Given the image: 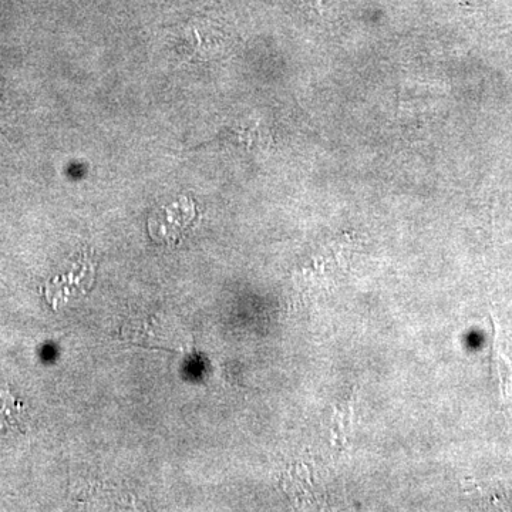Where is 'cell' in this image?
<instances>
[{
	"label": "cell",
	"instance_id": "3957f363",
	"mask_svg": "<svg viewBox=\"0 0 512 512\" xmlns=\"http://www.w3.org/2000/svg\"><path fill=\"white\" fill-rule=\"evenodd\" d=\"M495 366H497L498 376H500L501 390H503V396L507 397L508 389H510L512 383V370L511 363L508 362L507 356L504 355L503 350L495 346Z\"/></svg>",
	"mask_w": 512,
	"mask_h": 512
},
{
	"label": "cell",
	"instance_id": "6da1fadb",
	"mask_svg": "<svg viewBox=\"0 0 512 512\" xmlns=\"http://www.w3.org/2000/svg\"><path fill=\"white\" fill-rule=\"evenodd\" d=\"M195 218L194 202L181 200L161 208L150 218L151 237L156 241L171 244L180 241L188 228L191 227Z\"/></svg>",
	"mask_w": 512,
	"mask_h": 512
},
{
	"label": "cell",
	"instance_id": "7a4b0ae2",
	"mask_svg": "<svg viewBox=\"0 0 512 512\" xmlns=\"http://www.w3.org/2000/svg\"><path fill=\"white\" fill-rule=\"evenodd\" d=\"M94 274L96 269L92 259L89 256H83L66 275L57 276L46 285L47 301L52 303L53 308H59L70 298L82 296L92 288Z\"/></svg>",
	"mask_w": 512,
	"mask_h": 512
}]
</instances>
